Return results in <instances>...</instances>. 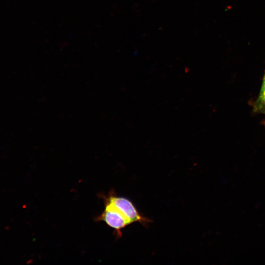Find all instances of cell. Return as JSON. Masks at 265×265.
Wrapping results in <instances>:
<instances>
[{
    "label": "cell",
    "mask_w": 265,
    "mask_h": 265,
    "mask_svg": "<svg viewBox=\"0 0 265 265\" xmlns=\"http://www.w3.org/2000/svg\"><path fill=\"white\" fill-rule=\"evenodd\" d=\"M106 200L117 207L131 223L138 222L146 225L151 220L143 216L138 212L134 205L129 199L116 195L111 192L107 197H104Z\"/></svg>",
    "instance_id": "7a4b0ae2"
},
{
    "label": "cell",
    "mask_w": 265,
    "mask_h": 265,
    "mask_svg": "<svg viewBox=\"0 0 265 265\" xmlns=\"http://www.w3.org/2000/svg\"><path fill=\"white\" fill-rule=\"evenodd\" d=\"M257 111L265 112V72L259 97L255 105Z\"/></svg>",
    "instance_id": "3957f363"
},
{
    "label": "cell",
    "mask_w": 265,
    "mask_h": 265,
    "mask_svg": "<svg viewBox=\"0 0 265 265\" xmlns=\"http://www.w3.org/2000/svg\"><path fill=\"white\" fill-rule=\"evenodd\" d=\"M105 209L97 217V221H103L108 226L114 229L117 236L121 237V230L130 224L129 221L122 212L114 205L104 200Z\"/></svg>",
    "instance_id": "6da1fadb"
}]
</instances>
